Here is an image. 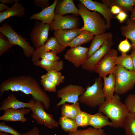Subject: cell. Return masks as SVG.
Returning a JSON list of instances; mask_svg holds the SVG:
<instances>
[{
  "label": "cell",
  "instance_id": "2",
  "mask_svg": "<svg viewBox=\"0 0 135 135\" xmlns=\"http://www.w3.org/2000/svg\"><path fill=\"white\" fill-rule=\"evenodd\" d=\"M98 112L106 115L111 120L114 128L123 127L129 112L125 104L120 100L119 95L116 94L111 100H105L99 106Z\"/></svg>",
  "mask_w": 135,
  "mask_h": 135
},
{
  "label": "cell",
  "instance_id": "51",
  "mask_svg": "<svg viewBox=\"0 0 135 135\" xmlns=\"http://www.w3.org/2000/svg\"><path fill=\"white\" fill-rule=\"evenodd\" d=\"M104 135H106V134L105 133Z\"/></svg>",
  "mask_w": 135,
  "mask_h": 135
},
{
  "label": "cell",
  "instance_id": "48",
  "mask_svg": "<svg viewBox=\"0 0 135 135\" xmlns=\"http://www.w3.org/2000/svg\"><path fill=\"white\" fill-rule=\"evenodd\" d=\"M131 13L130 19L132 21L135 23V6L131 12Z\"/></svg>",
  "mask_w": 135,
  "mask_h": 135
},
{
  "label": "cell",
  "instance_id": "15",
  "mask_svg": "<svg viewBox=\"0 0 135 135\" xmlns=\"http://www.w3.org/2000/svg\"><path fill=\"white\" fill-rule=\"evenodd\" d=\"M66 48L59 43L55 38L51 37L44 45L36 49L32 56V60L33 63L39 60L40 55L45 52L53 51L59 54L64 51Z\"/></svg>",
  "mask_w": 135,
  "mask_h": 135
},
{
  "label": "cell",
  "instance_id": "14",
  "mask_svg": "<svg viewBox=\"0 0 135 135\" xmlns=\"http://www.w3.org/2000/svg\"><path fill=\"white\" fill-rule=\"evenodd\" d=\"M79 1L89 10L96 12L101 15L106 22L108 29L110 28L111 20L113 16L109 8L103 3L91 0H79Z\"/></svg>",
  "mask_w": 135,
  "mask_h": 135
},
{
  "label": "cell",
  "instance_id": "35",
  "mask_svg": "<svg viewBox=\"0 0 135 135\" xmlns=\"http://www.w3.org/2000/svg\"><path fill=\"white\" fill-rule=\"evenodd\" d=\"M90 114L82 110L74 120L78 127H86L89 125Z\"/></svg>",
  "mask_w": 135,
  "mask_h": 135
},
{
  "label": "cell",
  "instance_id": "19",
  "mask_svg": "<svg viewBox=\"0 0 135 135\" xmlns=\"http://www.w3.org/2000/svg\"><path fill=\"white\" fill-rule=\"evenodd\" d=\"M58 0H55L48 7L42 9L39 12L32 14L30 17V20H37L40 21L44 24H50L53 20L55 14L56 6Z\"/></svg>",
  "mask_w": 135,
  "mask_h": 135
},
{
  "label": "cell",
  "instance_id": "44",
  "mask_svg": "<svg viewBox=\"0 0 135 135\" xmlns=\"http://www.w3.org/2000/svg\"><path fill=\"white\" fill-rule=\"evenodd\" d=\"M21 135H40V131L38 128L35 127L27 132L21 133Z\"/></svg>",
  "mask_w": 135,
  "mask_h": 135
},
{
  "label": "cell",
  "instance_id": "34",
  "mask_svg": "<svg viewBox=\"0 0 135 135\" xmlns=\"http://www.w3.org/2000/svg\"><path fill=\"white\" fill-rule=\"evenodd\" d=\"M46 74L56 86L64 82L65 77L60 72L54 70H50L47 71Z\"/></svg>",
  "mask_w": 135,
  "mask_h": 135
},
{
  "label": "cell",
  "instance_id": "39",
  "mask_svg": "<svg viewBox=\"0 0 135 135\" xmlns=\"http://www.w3.org/2000/svg\"><path fill=\"white\" fill-rule=\"evenodd\" d=\"M57 54L56 52L54 51H47L42 53L40 58L51 61H58L60 60V57L57 56Z\"/></svg>",
  "mask_w": 135,
  "mask_h": 135
},
{
  "label": "cell",
  "instance_id": "16",
  "mask_svg": "<svg viewBox=\"0 0 135 135\" xmlns=\"http://www.w3.org/2000/svg\"><path fill=\"white\" fill-rule=\"evenodd\" d=\"M34 102V100L33 99L30 100L28 103L20 101L16 98L13 93H12L3 101L0 107V110L4 111L10 108L18 109L26 108L31 109Z\"/></svg>",
  "mask_w": 135,
  "mask_h": 135
},
{
  "label": "cell",
  "instance_id": "4",
  "mask_svg": "<svg viewBox=\"0 0 135 135\" xmlns=\"http://www.w3.org/2000/svg\"><path fill=\"white\" fill-rule=\"evenodd\" d=\"M103 84L101 78H96L92 85H87L85 92L80 96L78 102L91 107L100 106L106 100L102 91Z\"/></svg>",
  "mask_w": 135,
  "mask_h": 135
},
{
  "label": "cell",
  "instance_id": "36",
  "mask_svg": "<svg viewBox=\"0 0 135 135\" xmlns=\"http://www.w3.org/2000/svg\"><path fill=\"white\" fill-rule=\"evenodd\" d=\"M41 78V84L44 88V91L49 92H56V86L46 74L42 76Z\"/></svg>",
  "mask_w": 135,
  "mask_h": 135
},
{
  "label": "cell",
  "instance_id": "10",
  "mask_svg": "<svg viewBox=\"0 0 135 135\" xmlns=\"http://www.w3.org/2000/svg\"><path fill=\"white\" fill-rule=\"evenodd\" d=\"M50 24H44L41 22H37L30 34V38L36 49L44 45L48 39Z\"/></svg>",
  "mask_w": 135,
  "mask_h": 135
},
{
  "label": "cell",
  "instance_id": "5",
  "mask_svg": "<svg viewBox=\"0 0 135 135\" xmlns=\"http://www.w3.org/2000/svg\"><path fill=\"white\" fill-rule=\"evenodd\" d=\"M113 74L115 78L114 92L116 94H122L134 88L135 84V72L117 65Z\"/></svg>",
  "mask_w": 135,
  "mask_h": 135
},
{
  "label": "cell",
  "instance_id": "17",
  "mask_svg": "<svg viewBox=\"0 0 135 135\" xmlns=\"http://www.w3.org/2000/svg\"><path fill=\"white\" fill-rule=\"evenodd\" d=\"M81 31L79 28L54 31V34L59 43L66 48L67 45L78 36Z\"/></svg>",
  "mask_w": 135,
  "mask_h": 135
},
{
  "label": "cell",
  "instance_id": "42",
  "mask_svg": "<svg viewBox=\"0 0 135 135\" xmlns=\"http://www.w3.org/2000/svg\"><path fill=\"white\" fill-rule=\"evenodd\" d=\"M33 3L36 6L42 9L50 6L48 0H34Z\"/></svg>",
  "mask_w": 135,
  "mask_h": 135
},
{
  "label": "cell",
  "instance_id": "24",
  "mask_svg": "<svg viewBox=\"0 0 135 135\" xmlns=\"http://www.w3.org/2000/svg\"><path fill=\"white\" fill-rule=\"evenodd\" d=\"M108 118L99 112L94 114H90L89 125L96 129L101 128L106 126L113 127L112 123L109 121Z\"/></svg>",
  "mask_w": 135,
  "mask_h": 135
},
{
  "label": "cell",
  "instance_id": "13",
  "mask_svg": "<svg viewBox=\"0 0 135 135\" xmlns=\"http://www.w3.org/2000/svg\"><path fill=\"white\" fill-rule=\"evenodd\" d=\"M88 48L80 46L71 48L68 49L64 55V59L78 68L83 65L88 58Z\"/></svg>",
  "mask_w": 135,
  "mask_h": 135
},
{
  "label": "cell",
  "instance_id": "30",
  "mask_svg": "<svg viewBox=\"0 0 135 135\" xmlns=\"http://www.w3.org/2000/svg\"><path fill=\"white\" fill-rule=\"evenodd\" d=\"M58 123L62 130L68 134L74 132L78 130V127L74 120L61 116Z\"/></svg>",
  "mask_w": 135,
  "mask_h": 135
},
{
  "label": "cell",
  "instance_id": "27",
  "mask_svg": "<svg viewBox=\"0 0 135 135\" xmlns=\"http://www.w3.org/2000/svg\"><path fill=\"white\" fill-rule=\"evenodd\" d=\"M33 63L35 66L46 70L47 72L52 70L60 72L64 68V63L62 60L53 61L41 59L40 60Z\"/></svg>",
  "mask_w": 135,
  "mask_h": 135
},
{
  "label": "cell",
  "instance_id": "29",
  "mask_svg": "<svg viewBox=\"0 0 135 135\" xmlns=\"http://www.w3.org/2000/svg\"><path fill=\"white\" fill-rule=\"evenodd\" d=\"M102 1L109 8L112 5H116L126 12H131L135 5V0H102Z\"/></svg>",
  "mask_w": 135,
  "mask_h": 135
},
{
  "label": "cell",
  "instance_id": "11",
  "mask_svg": "<svg viewBox=\"0 0 135 135\" xmlns=\"http://www.w3.org/2000/svg\"><path fill=\"white\" fill-rule=\"evenodd\" d=\"M113 44L112 39L106 42L100 48L87 58L85 63L82 66V69L90 72H94L97 65L111 49Z\"/></svg>",
  "mask_w": 135,
  "mask_h": 135
},
{
  "label": "cell",
  "instance_id": "6",
  "mask_svg": "<svg viewBox=\"0 0 135 135\" xmlns=\"http://www.w3.org/2000/svg\"><path fill=\"white\" fill-rule=\"evenodd\" d=\"M0 32L6 36L14 45L20 47L26 56L29 58L32 56L35 50L34 48L30 45L25 38L17 33L11 25L6 23H4L0 28Z\"/></svg>",
  "mask_w": 135,
  "mask_h": 135
},
{
  "label": "cell",
  "instance_id": "8",
  "mask_svg": "<svg viewBox=\"0 0 135 135\" xmlns=\"http://www.w3.org/2000/svg\"><path fill=\"white\" fill-rule=\"evenodd\" d=\"M86 90L81 85L71 84L59 89L57 92V96L61 100L57 106H60L66 102L76 103L78 102L80 96L84 93Z\"/></svg>",
  "mask_w": 135,
  "mask_h": 135
},
{
  "label": "cell",
  "instance_id": "21",
  "mask_svg": "<svg viewBox=\"0 0 135 135\" xmlns=\"http://www.w3.org/2000/svg\"><path fill=\"white\" fill-rule=\"evenodd\" d=\"M113 37L110 32L104 33L95 35L92 40L90 46L88 48L87 58L91 56L100 48L106 41L112 39Z\"/></svg>",
  "mask_w": 135,
  "mask_h": 135
},
{
  "label": "cell",
  "instance_id": "3",
  "mask_svg": "<svg viewBox=\"0 0 135 135\" xmlns=\"http://www.w3.org/2000/svg\"><path fill=\"white\" fill-rule=\"evenodd\" d=\"M78 6V14L82 18L84 23L81 30L88 31L94 35L105 33L107 26L105 20L100 14L96 11H90L80 2Z\"/></svg>",
  "mask_w": 135,
  "mask_h": 135
},
{
  "label": "cell",
  "instance_id": "50",
  "mask_svg": "<svg viewBox=\"0 0 135 135\" xmlns=\"http://www.w3.org/2000/svg\"><path fill=\"white\" fill-rule=\"evenodd\" d=\"M0 135H9L8 133L2 132H0Z\"/></svg>",
  "mask_w": 135,
  "mask_h": 135
},
{
  "label": "cell",
  "instance_id": "49",
  "mask_svg": "<svg viewBox=\"0 0 135 135\" xmlns=\"http://www.w3.org/2000/svg\"><path fill=\"white\" fill-rule=\"evenodd\" d=\"M130 55L132 60L134 72H135V50H133Z\"/></svg>",
  "mask_w": 135,
  "mask_h": 135
},
{
  "label": "cell",
  "instance_id": "23",
  "mask_svg": "<svg viewBox=\"0 0 135 135\" xmlns=\"http://www.w3.org/2000/svg\"><path fill=\"white\" fill-rule=\"evenodd\" d=\"M103 92L106 101H109L112 98L114 95L115 85V76L112 73L109 74L108 77H103Z\"/></svg>",
  "mask_w": 135,
  "mask_h": 135
},
{
  "label": "cell",
  "instance_id": "25",
  "mask_svg": "<svg viewBox=\"0 0 135 135\" xmlns=\"http://www.w3.org/2000/svg\"><path fill=\"white\" fill-rule=\"evenodd\" d=\"M120 29L122 35L130 40L133 50H135V23L129 19L126 25L121 26Z\"/></svg>",
  "mask_w": 135,
  "mask_h": 135
},
{
  "label": "cell",
  "instance_id": "40",
  "mask_svg": "<svg viewBox=\"0 0 135 135\" xmlns=\"http://www.w3.org/2000/svg\"><path fill=\"white\" fill-rule=\"evenodd\" d=\"M0 132L9 133L13 135H21V133L13 128L6 125L4 121L0 123Z\"/></svg>",
  "mask_w": 135,
  "mask_h": 135
},
{
  "label": "cell",
  "instance_id": "38",
  "mask_svg": "<svg viewBox=\"0 0 135 135\" xmlns=\"http://www.w3.org/2000/svg\"><path fill=\"white\" fill-rule=\"evenodd\" d=\"M124 104L129 112L135 114V94L128 95L125 99Z\"/></svg>",
  "mask_w": 135,
  "mask_h": 135
},
{
  "label": "cell",
  "instance_id": "46",
  "mask_svg": "<svg viewBox=\"0 0 135 135\" xmlns=\"http://www.w3.org/2000/svg\"><path fill=\"white\" fill-rule=\"evenodd\" d=\"M20 0H0L1 3L8 4H14L16 2H18Z\"/></svg>",
  "mask_w": 135,
  "mask_h": 135
},
{
  "label": "cell",
  "instance_id": "43",
  "mask_svg": "<svg viewBox=\"0 0 135 135\" xmlns=\"http://www.w3.org/2000/svg\"><path fill=\"white\" fill-rule=\"evenodd\" d=\"M128 16L126 12L124 11H122L118 14L116 17L120 22L122 23L126 20Z\"/></svg>",
  "mask_w": 135,
  "mask_h": 135
},
{
  "label": "cell",
  "instance_id": "31",
  "mask_svg": "<svg viewBox=\"0 0 135 135\" xmlns=\"http://www.w3.org/2000/svg\"><path fill=\"white\" fill-rule=\"evenodd\" d=\"M122 127L126 135H135V114L128 113Z\"/></svg>",
  "mask_w": 135,
  "mask_h": 135
},
{
  "label": "cell",
  "instance_id": "26",
  "mask_svg": "<svg viewBox=\"0 0 135 135\" xmlns=\"http://www.w3.org/2000/svg\"><path fill=\"white\" fill-rule=\"evenodd\" d=\"M62 106L61 108V116L73 120L75 119L82 111L78 102L72 104L65 103Z\"/></svg>",
  "mask_w": 135,
  "mask_h": 135
},
{
  "label": "cell",
  "instance_id": "22",
  "mask_svg": "<svg viewBox=\"0 0 135 135\" xmlns=\"http://www.w3.org/2000/svg\"><path fill=\"white\" fill-rule=\"evenodd\" d=\"M25 11L23 6L18 2H16L8 9L0 12V23L12 16L22 17L25 14Z\"/></svg>",
  "mask_w": 135,
  "mask_h": 135
},
{
  "label": "cell",
  "instance_id": "9",
  "mask_svg": "<svg viewBox=\"0 0 135 135\" xmlns=\"http://www.w3.org/2000/svg\"><path fill=\"white\" fill-rule=\"evenodd\" d=\"M118 55L116 50L111 49L98 64L94 72L98 74L99 78L113 73L117 65Z\"/></svg>",
  "mask_w": 135,
  "mask_h": 135
},
{
  "label": "cell",
  "instance_id": "33",
  "mask_svg": "<svg viewBox=\"0 0 135 135\" xmlns=\"http://www.w3.org/2000/svg\"><path fill=\"white\" fill-rule=\"evenodd\" d=\"M104 130L102 128L96 129L93 127L84 130H77L74 132L68 134V135H104Z\"/></svg>",
  "mask_w": 135,
  "mask_h": 135
},
{
  "label": "cell",
  "instance_id": "20",
  "mask_svg": "<svg viewBox=\"0 0 135 135\" xmlns=\"http://www.w3.org/2000/svg\"><path fill=\"white\" fill-rule=\"evenodd\" d=\"M78 11L72 0H58L54 13L55 15L72 14L76 16L79 15Z\"/></svg>",
  "mask_w": 135,
  "mask_h": 135
},
{
  "label": "cell",
  "instance_id": "45",
  "mask_svg": "<svg viewBox=\"0 0 135 135\" xmlns=\"http://www.w3.org/2000/svg\"><path fill=\"white\" fill-rule=\"evenodd\" d=\"M110 11L111 13L113 14H118L122 11V9L118 6L113 5L110 7Z\"/></svg>",
  "mask_w": 135,
  "mask_h": 135
},
{
  "label": "cell",
  "instance_id": "7",
  "mask_svg": "<svg viewBox=\"0 0 135 135\" xmlns=\"http://www.w3.org/2000/svg\"><path fill=\"white\" fill-rule=\"evenodd\" d=\"M44 106L42 102L34 100L31 109L32 112L31 118L37 123L43 125L48 128L52 129L58 127L59 125L58 122L54 119L52 115L45 111Z\"/></svg>",
  "mask_w": 135,
  "mask_h": 135
},
{
  "label": "cell",
  "instance_id": "37",
  "mask_svg": "<svg viewBox=\"0 0 135 135\" xmlns=\"http://www.w3.org/2000/svg\"><path fill=\"white\" fill-rule=\"evenodd\" d=\"M14 45L3 34L0 33V56L8 51Z\"/></svg>",
  "mask_w": 135,
  "mask_h": 135
},
{
  "label": "cell",
  "instance_id": "32",
  "mask_svg": "<svg viewBox=\"0 0 135 135\" xmlns=\"http://www.w3.org/2000/svg\"><path fill=\"white\" fill-rule=\"evenodd\" d=\"M117 65H120L126 69L134 72L132 60L131 55L126 53H122L120 56L116 58Z\"/></svg>",
  "mask_w": 135,
  "mask_h": 135
},
{
  "label": "cell",
  "instance_id": "41",
  "mask_svg": "<svg viewBox=\"0 0 135 135\" xmlns=\"http://www.w3.org/2000/svg\"><path fill=\"white\" fill-rule=\"evenodd\" d=\"M131 48V44L128 41V39L126 38L124 40L121 41L118 46V50L122 53H126Z\"/></svg>",
  "mask_w": 135,
  "mask_h": 135
},
{
  "label": "cell",
  "instance_id": "12",
  "mask_svg": "<svg viewBox=\"0 0 135 135\" xmlns=\"http://www.w3.org/2000/svg\"><path fill=\"white\" fill-rule=\"evenodd\" d=\"M79 18L75 15H55L53 20L50 24V30L54 31L79 28Z\"/></svg>",
  "mask_w": 135,
  "mask_h": 135
},
{
  "label": "cell",
  "instance_id": "47",
  "mask_svg": "<svg viewBox=\"0 0 135 135\" xmlns=\"http://www.w3.org/2000/svg\"><path fill=\"white\" fill-rule=\"evenodd\" d=\"M9 8L8 6L5 4L1 3L0 4V12H2L8 9Z\"/></svg>",
  "mask_w": 135,
  "mask_h": 135
},
{
  "label": "cell",
  "instance_id": "18",
  "mask_svg": "<svg viewBox=\"0 0 135 135\" xmlns=\"http://www.w3.org/2000/svg\"><path fill=\"white\" fill-rule=\"evenodd\" d=\"M31 111L30 108L8 109L5 110L3 114L0 117V120L8 122L20 121L23 123L27 120L24 115Z\"/></svg>",
  "mask_w": 135,
  "mask_h": 135
},
{
  "label": "cell",
  "instance_id": "28",
  "mask_svg": "<svg viewBox=\"0 0 135 135\" xmlns=\"http://www.w3.org/2000/svg\"><path fill=\"white\" fill-rule=\"evenodd\" d=\"M94 35L88 31L81 30L80 34L67 45L66 47H75L86 44L92 40Z\"/></svg>",
  "mask_w": 135,
  "mask_h": 135
},
{
  "label": "cell",
  "instance_id": "1",
  "mask_svg": "<svg viewBox=\"0 0 135 135\" xmlns=\"http://www.w3.org/2000/svg\"><path fill=\"white\" fill-rule=\"evenodd\" d=\"M20 91L30 94L34 100L42 102L46 110L50 106V99L43 90L38 82L29 75H21L10 78L2 82L0 85V96L5 91Z\"/></svg>",
  "mask_w": 135,
  "mask_h": 135
}]
</instances>
